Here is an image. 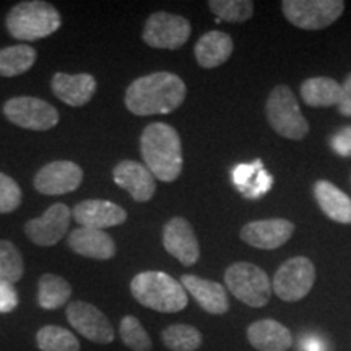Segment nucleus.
Instances as JSON below:
<instances>
[{"label":"nucleus","instance_id":"obj_1","mask_svg":"<svg viewBox=\"0 0 351 351\" xmlns=\"http://www.w3.org/2000/svg\"><path fill=\"white\" fill-rule=\"evenodd\" d=\"M182 78L171 72H155L132 82L125 91V108L135 116L169 114L186 99Z\"/></svg>","mask_w":351,"mask_h":351},{"label":"nucleus","instance_id":"obj_2","mask_svg":"<svg viewBox=\"0 0 351 351\" xmlns=\"http://www.w3.org/2000/svg\"><path fill=\"white\" fill-rule=\"evenodd\" d=\"M140 153L148 171L163 182H173L182 173V143L178 130L165 122L145 127Z\"/></svg>","mask_w":351,"mask_h":351},{"label":"nucleus","instance_id":"obj_3","mask_svg":"<svg viewBox=\"0 0 351 351\" xmlns=\"http://www.w3.org/2000/svg\"><path fill=\"white\" fill-rule=\"evenodd\" d=\"M130 293L143 307L158 313H181L189 304L187 291L181 282L165 271L148 270L135 275L130 282Z\"/></svg>","mask_w":351,"mask_h":351},{"label":"nucleus","instance_id":"obj_4","mask_svg":"<svg viewBox=\"0 0 351 351\" xmlns=\"http://www.w3.org/2000/svg\"><path fill=\"white\" fill-rule=\"evenodd\" d=\"M62 25L54 5L41 0L20 2L7 13L5 26L12 38L19 41H38L54 34Z\"/></svg>","mask_w":351,"mask_h":351},{"label":"nucleus","instance_id":"obj_5","mask_svg":"<svg viewBox=\"0 0 351 351\" xmlns=\"http://www.w3.org/2000/svg\"><path fill=\"white\" fill-rule=\"evenodd\" d=\"M265 112L271 129L285 138L302 140L309 134V122L302 116L296 96L287 85H278L270 91Z\"/></svg>","mask_w":351,"mask_h":351},{"label":"nucleus","instance_id":"obj_6","mask_svg":"<svg viewBox=\"0 0 351 351\" xmlns=\"http://www.w3.org/2000/svg\"><path fill=\"white\" fill-rule=\"evenodd\" d=\"M226 288L249 307H263L271 298V282L265 270L249 262H236L225 271Z\"/></svg>","mask_w":351,"mask_h":351},{"label":"nucleus","instance_id":"obj_7","mask_svg":"<svg viewBox=\"0 0 351 351\" xmlns=\"http://www.w3.org/2000/svg\"><path fill=\"white\" fill-rule=\"evenodd\" d=\"M345 10L341 0H283L282 12L301 29H324L335 23Z\"/></svg>","mask_w":351,"mask_h":351},{"label":"nucleus","instance_id":"obj_8","mask_svg":"<svg viewBox=\"0 0 351 351\" xmlns=\"http://www.w3.org/2000/svg\"><path fill=\"white\" fill-rule=\"evenodd\" d=\"M315 283V267L311 258L298 256L289 258L276 270L271 289L285 302L301 301Z\"/></svg>","mask_w":351,"mask_h":351},{"label":"nucleus","instance_id":"obj_9","mask_svg":"<svg viewBox=\"0 0 351 351\" xmlns=\"http://www.w3.org/2000/svg\"><path fill=\"white\" fill-rule=\"evenodd\" d=\"M3 114L12 124L26 130L44 132L59 124V111L41 98L15 96L3 104Z\"/></svg>","mask_w":351,"mask_h":351},{"label":"nucleus","instance_id":"obj_10","mask_svg":"<svg viewBox=\"0 0 351 351\" xmlns=\"http://www.w3.org/2000/svg\"><path fill=\"white\" fill-rule=\"evenodd\" d=\"M192 33L191 21L181 15L168 12H156L148 16L142 38L155 49L176 51L189 41Z\"/></svg>","mask_w":351,"mask_h":351},{"label":"nucleus","instance_id":"obj_11","mask_svg":"<svg viewBox=\"0 0 351 351\" xmlns=\"http://www.w3.org/2000/svg\"><path fill=\"white\" fill-rule=\"evenodd\" d=\"M67 320L75 330L93 343L108 345L116 337L112 324L98 307L85 301H73L67 306Z\"/></svg>","mask_w":351,"mask_h":351},{"label":"nucleus","instance_id":"obj_12","mask_svg":"<svg viewBox=\"0 0 351 351\" xmlns=\"http://www.w3.org/2000/svg\"><path fill=\"white\" fill-rule=\"evenodd\" d=\"M83 181V169L73 161H52L34 176L33 186L39 194L64 195L77 191Z\"/></svg>","mask_w":351,"mask_h":351},{"label":"nucleus","instance_id":"obj_13","mask_svg":"<svg viewBox=\"0 0 351 351\" xmlns=\"http://www.w3.org/2000/svg\"><path fill=\"white\" fill-rule=\"evenodd\" d=\"M72 212L65 204H54L39 218L29 219L25 225V234L41 247L56 245L69 230Z\"/></svg>","mask_w":351,"mask_h":351},{"label":"nucleus","instance_id":"obj_14","mask_svg":"<svg viewBox=\"0 0 351 351\" xmlns=\"http://www.w3.org/2000/svg\"><path fill=\"white\" fill-rule=\"evenodd\" d=\"M166 252L178 258L182 265L192 267L200 258V245L191 223L182 217L171 218L163 230Z\"/></svg>","mask_w":351,"mask_h":351},{"label":"nucleus","instance_id":"obj_15","mask_svg":"<svg viewBox=\"0 0 351 351\" xmlns=\"http://www.w3.org/2000/svg\"><path fill=\"white\" fill-rule=\"evenodd\" d=\"M295 232V225L285 218L261 219V221L247 223L241 230V239L245 244L262 251H274L282 247L291 239Z\"/></svg>","mask_w":351,"mask_h":351},{"label":"nucleus","instance_id":"obj_16","mask_svg":"<svg viewBox=\"0 0 351 351\" xmlns=\"http://www.w3.org/2000/svg\"><path fill=\"white\" fill-rule=\"evenodd\" d=\"M72 217L82 228L101 230L124 225L127 212L117 204L109 200H83L72 210Z\"/></svg>","mask_w":351,"mask_h":351},{"label":"nucleus","instance_id":"obj_17","mask_svg":"<svg viewBox=\"0 0 351 351\" xmlns=\"http://www.w3.org/2000/svg\"><path fill=\"white\" fill-rule=\"evenodd\" d=\"M112 179L129 192L135 202H148L156 192V181L148 168L137 161H121L112 171Z\"/></svg>","mask_w":351,"mask_h":351},{"label":"nucleus","instance_id":"obj_18","mask_svg":"<svg viewBox=\"0 0 351 351\" xmlns=\"http://www.w3.org/2000/svg\"><path fill=\"white\" fill-rule=\"evenodd\" d=\"M181 285L205 313L223 315L230 311V298L221 283L200 278L197 275H182Z\"/></svg>","mask_w":351,"mask_h":351},{"label":"nucleus","instance_id":"obj_19","mask_svg":"<svg viewBox=\"0 0 351 351\" xmlns=\"http://www.w3.org/2000/svg\"><path fill=\"white\" fill-rule=\"evenodd\" d=\"M51 88L54 91L56 98L64 101L65 104L72 108L85 106L90 103L96 91V80L90 73H77V75H69V73L59 72L52 77Z\"/></svg>","mask_w":351,"mask_h":351},{"label":"nucleus","instance_id":"obj_20","mask_svg":"<svg viewBox=\"0 0 351 351\" xmlns=\"http://www.w3.org/2000/svg\"><path fill=\"white\" fill-rule=\"evenodd\" d=\"M69 245L78 256L96 261H109L117 252L116 243L106 231L90 228H77L70 232Z\"/></svg>","mask_w":351,"mask_h":351},{"label":"nucleus","instance_id":"obj_21","mask_svg":"<svg viewBox=\"0 0 351 351\" xmlns=\"http://www.w3.org/2000/svg\"><path fill=\"white\" fill-rule=\"evenodd\" d=\"M247 340L257 351H288L293 335L283 324L274 319H262L247 327Z\"/></svg>","mask_w":351,"mask_h":351},{"label":"nucleus","instance_id":"obj_22","mask_svg":"<svg viewBox=\"0 0 351 351\" xmlns=\"http://www.w3.org/2000/svg\"><path fill=\"white\" fill-rule=\"evenodd\" d=\"M234 51V43L230 34L223 32L205 33L195 44V59L200 67L217 69L230 59Z\"/></svg>","mask_w":351,"mask_h":351},{"label":"nucleus","instance_id":"obj_23","mask_svg":"<svg viewBox=\"0 0 351 351\" xmlns=\"http://www.w3.org/2000/svg\"><path fill=\"white\" fill-rule=\"evenodd\" d=\"M314 197L320 210L333 221L341 225H351V199L328 181L314 184Z\"/></svg>","mask_w":351,"mask_h":351},{"label":"nucleus","instance_id":"obj_24","mask_svg":"<svg viewBox=\"0 0 351 351\" xmlns=\"http://www.w3.org/2000/svg\"><path fill=\"white\" fill-rule=\"evenodd\" d=\"M301 98L311 108L339 106L341 85L328 77L307 78L301 85Z\"/></svg>","mask_w":351,"mask_h":351},{"label":"nucleus","instance_id":"obj_25","mask_svg":"<svg viewBox=\"0 0 351 351\" xmlns=\"http://www.w3.org/2000/svg\"><path fill=\"white\" fill-rule=\"evenodd\" d=\"M72 287L67 280L54 274H44L38 283V304L43 309L54 311L67 304Z\"/></svg>","mask_w":351,"mask_h":351},{"label":"nucleus","instance_id":"obj_26","mask_svg":"<svg viewBox=\"0 0 351 351\" xmlns=\"http://www.w3.org/2000/svg\"><path fill=\"white\" fill-rule=\"evenodd\" d=\"M36 62V51L26 44L0 49V77H16L28 72Z\"/></svg>","mask_w":351,"mask_h":351},{"label":"nucleus","instance_id":"obj_27","mask_svg":"<svg viewBox=\"0 0 351 351\" xmlns=\"http://www.w3.org/2000/svg\"><path fill=\"white\" fill-rule=\"evenodd\" d=\"M163 345L171 351H197L204 343L199 328L187 324H173L161 333Z\"/></svg>","mask_w":351,"mask_h":351},{"label":"nucleus","instance_id":"obj_28","mask_svg":"<svg viewBox=\"0 0 351 351\" xmlns=\"http://www.w3.org/2000/svg\"><path fill=\"white\" fill-rule=\"evenodd\" d=\"M36 345L41 351H80V341L72 332L59 326H46L36 333Z\"/></svg>","mask_w":351,"mask_h":351},{"label":"nucleus","instance_id":"obj_29","mask_svg":"<svg viewBox=\"0 0 351 351\" xmlns=\"http://www.w3.org/2000/svg\"><path fill=\"white\" fill-rule=\"evenodd\" d=\"M25 274L21 252L12 241L0 239V282L16 283Z\"/></svg>","mask_w":351,"mask_h":351},{"label":"nucleus","instance_id":"obj_30","mask_svg":"<svg viewBox=\"0 0 351 351\" xmlns=\"http://www.w3.org/2000/svg\"><path fill=\"white\" fill-rule=\"evenodd\" d=\"M208 7L219 20L230 23H243L254 15V2L251 0H210Z\"/></svg>","mask_w":351,"mask_h":351},{"label":"nucleus","instance_id":"obj_31","mask_svg":"<svg viewBox=\"0 0 351 351\" xmlns=\"http://www.w3.org/2000/svg\"><path fill=\"white\" fill-rule=\"evenodd\" d=\"M119 335L122 343L132 351H152L153 341L148 332L145 330L142 324L134 315H125L121 320Z\"/></svg>","mask_w":351,"mask_h":351},{"label":"nucleus","instance_id":"obj_32","mask_svg":"<svg viewBox=\"0 0 351 351\" xmlns=\"http://www.w3.org/2000/svg\"><path fill=\"white\" fill-rule=\"evenodd\" d=\"M23 195L15 179L0 173V215L12 213L21 205Z\"/></svg>","mask_w":351,"mask_h":351},{"label":"nucleus","instance_id":"obj_33","mask_svg":"<svg viewBox=\"0 0 351 351\" xmlns=\"http://www.w3.org/2000/svg\"><path fill=\"white\" fill-rule=\"evenodd\" d=\"M263 169V165L261 160L254 161V163L247 165V163H243V165H238L232 171V182L236 184V187L239 189L241 192L247 191L249 187H251V184L254 181V178H256L258 171Z\"/></svg>","mask_w":351,"mask_h":351},{"label":"nucleus","instance_id":"obj_34","mask_svg":"<svg viewBox=\"0 0 351 351\" xmlns=\"http://www.w3.org/2000/svg\"><path fill=\"white\" fill-rule=\"evenodd\" d=\"M271 184H274V179H271V176L267 173L265 169L258 171L256 178H254L251 187H249L243 195L245 197V199H251V200L258 199V197H262L263 194H267V192L270 191Z\"/></svg>","mask_w":351,"mask_h":351},{"label":"nucleus","instance_id":"obj_35","mask_svg":"<svg viewBox=\"0 0 351 351\" xmlns=\"http://www.w3.org/2000/svg\"><path fill=\"white\" fill-rule=\"evenodd\" d=\"M19 306V295L10 283L0 282V314H8Z\"/></svg>","mask_w":351,"mask_h":351},{"label":"nucleus","instance_id":"obj_36","mask_svg":"<svg viewBox=\"0 0 351 351\" xmlns=\"http://www.w3.org/2000/svg\"><path fill=\"white\" fill-rule=\"evenodd\" d=\"M332 148L333 152L339 153L340 156L351 155V127H345L343 130H340L339 134L332 138Z\"/></svg>","mask_w":351,"mask_h":351},{"label":"nucleus","instance_id":"obj_37","mask_svg":"<svg viewBox=\"0 0 351 351\" xmlns=\"http://www.w3.org/2000/svg\"><path fill=\"white\" fill-rule=\"evenodd\" d=\"M339 112L345 117H351V73L341 83V99L339 103Z\"/></svg>","mask_w":351,"mask_h":351},{"label":"nucleus","instance_id":"obj_38","mask_svg":"<svg viewBox=\"0 0 351 351\" xmlns=\"http://www.w3.org/2000/svg\"><path fill=\"white\" fill-rule=\"evenodd\" d=\"M301 351H327L324 341L315 335H307L301 340Z\"/></svg>","mask_w":351,"mask_h":351}]
</instances>
